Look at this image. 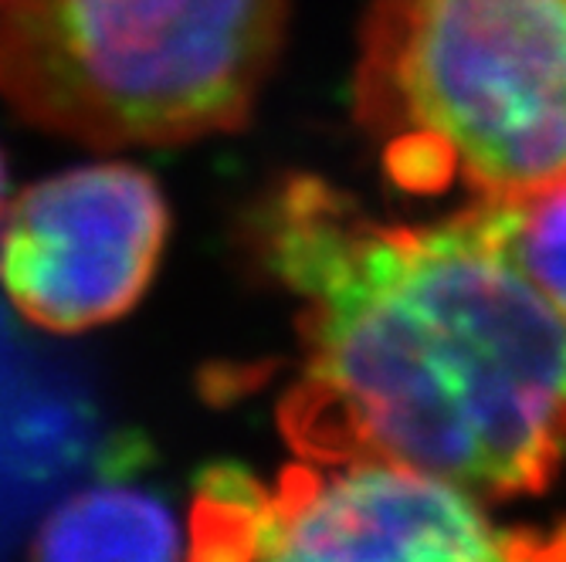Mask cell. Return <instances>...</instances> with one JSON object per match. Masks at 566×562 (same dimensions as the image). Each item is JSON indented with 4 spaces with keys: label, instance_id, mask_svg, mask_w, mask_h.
Masks as SVG:
<instances>
[{
    "label": "cell",
    "instance_id": "1",
    "mask_svg": "<svg viewBox=\"0 0 566 562\" xmlns=\"http://www.w3.org/2000/svg\"><path fill=\"white\" fill-rule=\"evenodd\" d=\"M244 244L295 298L302 370L279 427L302 462L394 465L479 501L556 481L566 312L520 268L502 203L403 224L292 173L248 208Z\"/></svg>",
    "mask_w": 566,
    "mask_h": 562
},
{
    "label": "cell",
    "instance_id": "2",
    "mask_svg": "<svg viewBox=\"0 0 566 562\" xmlns=\"http://www.w3.org/2000/svg\"><path fill=\"white\" fill-rule=\"evenodd\" d=\"M353 119L407 197L566 187V0H374Z\"/></svg>",
    "mask_w": 566,
    "mask_h": 562
},
{
    "label": "cell",
    "instance_id": "3",
    "mask_svg": "<svg viewBox=\"0 0 566 562\" xmlns=\"http://www.w3.org/2000/svg\"><path fill=\"white\" fill-rule=\"evenodd\" d=\"M289 0H0V98L92 146H174L251 119Z\"/></svg>",
    "mask_w": 566,
    "mask_h": 562
},
{
    "label": "cell",
    "instance_id": "4",
    "mask_svg": "<svg viewBox=\"0 0 566 562\" xmlns=\"http://www.w3.org/2000/svg\"><path fill=\"white\" fill-rule=\"evenodd\" d=\"M170 234L164 190L133 163H88L28 187L0 231V285L48 332L126 316Z\"/></svg>",
    "mask_w": 566,
    "mask_h": 562
},
{
    "label": "cell",
    "instance_id": "5",
    "mask_svg": "<svg viewBox=\"0 0 566 562\" xmlns=\"http://www.w3.org/2000/svg\"><path fill=\"white\" fill-rule=\"evenodd\" d=\"M259 562H566V522L502 529L475 495L441 478L302 462L272 485Z\"/></svg>",
    "mask_w": 566,
    "mask_h": 562
},
{
    "label": "cell",
    "instance_id": "6",
    "mask_svg": "<svg viewBox=\"0 0 566 562\" xmlns=\"http://www.w3.org/2000/svg\"><path fill=\"white\" fill-rule=\"evenodd\" d=\"M170 505L139 485H95L48 516L31 562H184Z\"/></svg>",
    "mask_w": 566,
    "mask_h": 562
},
{
    "label": "cell",
    "instance_id": "7",
    "mask_svg": "<svg viewBox=\"0 0 566 562\" xmlns=\"http://www.w3.org/2000/svg\"><path fill=\"white\" fill-rule=\"evenodd\" d=\"M269 526L272 485L238 465H214L193 491L184 562H259Z\"/></svg>",
    "mask_w": 566,
    "mask_h": 562
},
{
    "label": "cell",
    "instance_id": "8",
    "mask_svg": "<svg viewBox=\"0 0 566 562\" xmlns=\"http://www.w3.org/2000/svg\"><path fill=\"white\" fill-rule=\"evenodd\" d=\"M502 208L509 247L520 268L559 312H566V187Z\"/></svg>",
    "mask_w": 566,
    "mask_h": 562
},
{
    "label": "cell",
    "instance_id": "9",
    "mask_svg": "<svg viewBox=\"0 0 566 562\" xmlns=\"http://www.w3.org/2000/svg\"><path fill=\"white\" fill-rule=\"evenodd\" d=\"M4 197H8V173H4V160H0V214H4Z\"/></svg>",
    "mask_w": 566,
    "mask_h": 562
}]
</instances>
